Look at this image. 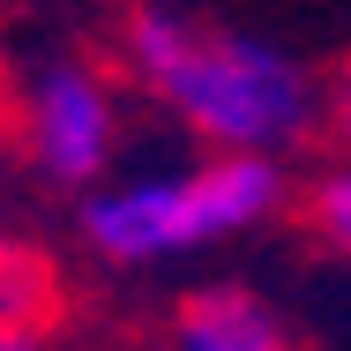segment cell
Here are the masks:
<instances>
[{
  "label": "cell",
  "mask_w": 351,
  "mask_h": 351,
  "mask_svg": "<svg viewBox=\"0 0 351 351\" xmlns=\"http://www.w3.org/2000/svg\"><path fill=\"white\" fill-rule=\"evenodd\" d=\"M112 60L142 112H157L195 149H247L291 165L306 142H322V68H306L262 30L149 0L112 30Z\"/></svg>",
  "instance_id": "6da1fadb"
},
{
  "label": "cell",
  "mask_w": 351,
  "mask_h": 351,
  "mask_svg": "<svg viewBox=\"0 0 351 351\" xmlns=\"http://www.w3.org/2000/svg\"><path fill=\"white\" fill-rule=\"evenodd\" d=\"M299 180L284 157L247 149H180L157 165H112L97 187L75 195V247L112 277H157L210 262L224 247L269 232L291 210Z\"/></svg>",
  "instance_id": "7a4b0ae2"
},
{
  "label": "cell",
  "mask_w": 351,
  "mask_h": 351,
  "mask_svg": "<svg viewBox=\"0 0 351 351\" xmlns=\"http://www.w3.org/2000/svg\"><path fill=\"white\" fill-rule=\"evenodd\" d=\"M135 142V90L112 60V45H75V38H38L0 60V157L75 202L97 187L112 165H128Z\"/></svg>",
  "instance_id": "3957f363"
},
{
  "label": "cell",
  "mask_w": 351,
  "mask_h": 351,
  "mask_svg": "<svg viewBox=\"0 0 351 351\" xmlns=\"http://www.w3.org/2000/svg\"><path fill=\"white\" fill-rule=\"evenodd\" d=\"M157 351H299V337L254 284H195L165 306Z\"/></svg>",
  "instance_id": "277c9868"
},
{
  "label": "cell",
  "mask_w": 351,
  "mask_h": 351,
  "mask_svg": "<svg viewBox=\"0 0 351 351\" xmlns=\"http://www.w3.org/2000/svg\"><path fill=\"white\" fill-rule=\"evenodd\" d=\"M38 306H60V269L0 195V314H38Z\"/></svg>",
  "instance_id": "5b68a950"
},
{
  "label": "cell",
  "mask_w": 351,
  "mask_h": 351,
  "mask_svg": "<svg viewBox=\"0 0 351 351\" xmlns=\"http://www.w3.org/2000/svg\"><path fill=\"white\" fill-rule=\"evenodd\" d=\"M291 202H299V217L314 224V239H322L337 262H351V157H329Z\"/></svg>",
  "instance_id": "8992f818"
},
{
  "label": "cell",
  "mask_w": 351,
  "mask_h": 351,
  "mask_svg": "<svg viewBox=\"0 0 351 351\" xmlns=\"http://www.w3.org/2000/svg\"><path fill=\"white\" fill-rule=\"evenodd\" d=\"M0 351H82V337L60 306H38V314H0Z\"/></svg>",
  "instance_id": "52a82bcc"
},
{
  "label": "cell",
  "mask_w": 351,
  "mask_h": 351,
  "mask_svg": "<svg viewBox=\"0 0 351 351\" xmlns=\"http://www.w3.org/2000/svg\"><path fill=\"white\" fill-rule=\"evenodd\" d=\"M322 142L337 157H351V60L337 75H322Z\"/></svg>",
  "instance_id": "ba28073f"
}]
</instances>
